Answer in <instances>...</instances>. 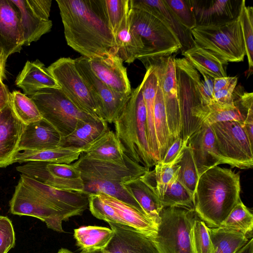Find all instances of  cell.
I'll use <instances>...</instances> for the list:
<instances>
[{
  "instance_id": "1",
  "label": "cell",
  "mask_w": 253,
  "mask_h": 253,
  "mask_svg": "<svg viewBox=\"0 0 253 253\" xmlns=\"http://www.w3.org/2000/svg\"><path fill=\"white\" fill-rule=\"evenodd\" d=\"M67 44L89 59L116 55L100 0H56Z\"/></svg>"
},
{
  "instance_id": "2",
  "label": "cell",
  "mask_w": 253,
  "mask_h": 253,
  "mask_svg": "<svg viewBox=\"0 0 253 253\" xmlns=\"http://www.w3.org/2000/svg\"><path fill=\"white\" fill-rule=\"evenodd\" d=\"M240 177L231 169L218 166L199 177L194 196L197 216L210 228L219 227L240 199Z\"/></svg>"
},
{
  "instance_id": "3",
  "label": "cell",
  "mask_w": 253,
  "mask_h": 253,
  "mask_svg": "<svg viewBox=\"0 0 253 253\" xmlns=\"http://www.w3.org/2000/svg\"><path fill=\"white\" fill-rule=\"evenodd\" d=\"M73 164L80 171L84 192L89 195L102 194L111 196L146 214L122 184L148 171L142 166L130 158L124 162L102 161L87 158L83 153Z\"/></svg>"
},
{
  "instance_id": "4",
  "label": "cell",
  "mask_w": 253,
  "mask_h": 253,
  "mask_svg": "<svg viewBox=\"0 0 253 253\" xmlns=\"http://www.w3.org/2000/svg\"><path fill=\"white\" fill-rule=\"evenodd\" d=\"M129 26L143 47V53L137 59L145 67L181 50L179 41L155 10L140 0H129Z\"/></svg>"
},
{
  "instance_id": "5",
  "label": "cell",
  "mask_w": 253,
  "mask_h": 253,
  "mask_svg": "<svg viewBox=\"0 0 253 253\" xmlns=\"http://www.w3.org/2000/svg\"><path fill=\"white\" fill-rule=\"evenodd\" d=\"M114 124L115 133L124 153L149 170L156 163L148 141L146 111L141 83L131 90L126 107Z\"/></svg>"
},
{
  "instance_id": "6",
  "label": "cell",
  "mask_w": 253,
  "mask_h": 253,
  "mask_svg": "<svg viewBox=\"0 0 253 253\" xmlns=\"http://www.w3.org/2000/svg\"><path fill=\"white\" fill-rule=\"evenodd\" d=\"M197 217L194 208H163L157 234L151 238L159 253H194L191 234Z\"/></svg>"
},
{
  "instance_id": "7",
  "label": "cell",
  "mask_w": 253,
  "mask_h": 253,
  "mask_svg": "<svg viewBox=\"0 0 253 253\" xmlns=\"http://www.w3.org/2000/svg\"><path fill=\"white\" fill-rule=\"evenodd\" d=\"M194 42L224 64L244 60L246 49L239 17L227 22L197 26L190 30Z\"/></svg>"
},
{
  "instance_id": "8",
  "label": "cell",
  "mask_w": 253,
  "mask_h": 253,
  "mask_svg": "<svg viewBox=\"0 0 253 253\" xmlns=\"http://www.w3.org/2000/svg\"><path fill=\"white\" fill-rule=\"evenodd\" d=\"M30 98L42 118L59 132L62 139L72 133L80 122L98 117L79 110L61 88H43Z\"/></svg>"
},
{
  "instance_id": "9",
  "label": "cell",
  "mask_w": 253,
  "mask_h": 253,
  "mask_svg": "<svg viewBox=\"0 0 253 253\" xmlns=\"http://www.w3.org/2000/svg\"><path fill=\"white\" fill-rule=\"evenodd\" d=\"M177 95L181 118V136L184 140L202 124L196 118L203 106L195 86V78L199 72L185 58H175Z\"/></svg>"
},
{
  "instance_id": "10",
  "label": "cell",
  "mask_w": 253,
  "mask_h": 253,
  "mask_svg": "<svg viewBox=\"0 0 253 253\" xmlns=\"http://www.w3.org/2000/svg\"><path fill=\"white\" fill-rule=\"evenodd\" d=\"M211 126L225 164L240 169L252 168L253 144L243 128V123L228 121Z\"/></svg>"
},
{
  "instance_id": "11",
  "label": "cell",
  "mask_w": 253,
  "mask_h": 253,
  "mask_svg": "<svg viewBox=\"0 0 253 253\" xmlns=\"http://www.w3.org/2000/svg\"><path fill=\"white\" fill-rule=\"evenodd\" d=\"M47 68L64 94L79 110L98 117L96 103L77 69L75 59L62 57Z\"/></svg>"
},
{
  "instance_id": "12",
  "label": "cell",
  "mask_w": 253,
  "mask_h": 253,
  "mask_svg": "<svg viewBox=\"0 0 253 253\" xmlns=\"http://www.w3.org/2000/svg\"><path fill=\"white\" fill-rule=\"evenodd\" d=\"M75 61L79 73L96 103L98 117L107 123H114L123 111L130 95L118 93L101 82L90 68L87 58L81 56Z\"/></svg>"
},
{
  "instance_id": "13",
  "label": "cell",
  "mask_w": 253,
  "mask_h": 253,
  "mask_svg": "<svg viewBox=\"0 0 253 253\" xmlns=\"http://www.w3.org/2000/svg\"><path fill=\"white\" fill-rule=\"evenodd\" d=\"M21 174L53 188L65 191L84 192L80 171L73 164L30 162L16 168Z\"/></svg>"
},
{
  "instance_id": "14",
  "label": "cell",
  "mask_w": 253,
  "mask_h": 253,
  "mask_svg": "<svg viewBox=\"0 0 253 253\" xmlns=\"http://www.w3.org/2000/svg\"><path fill=\"white\" fill-rule=\"evenodd\" d=\"M9 206L12 214L39 218L48 228L64 232L62 222L65 220L63 216L20 179L9 201Z\"/></svg>"
},
{
  "instance_id": "15",
  "label": "cell",
  "mask_w": 253,
  "mask_h": 253,
  "mask_svg": "<svg viewBox=\"0 0 253 253\" xmlns=\"http://www.w3.org/2000/svg\"><path fill=\"white\" fill-rule=\"evenodd\" d=\"M175 57L161 58L151 63L155 67L163 93L171 145L181 136V118L177 95Z\"/></svg>"
},
{
  "instance_id": "16",
  "label": "cell",
  "mask_w": 253,
  "mask_h": 253,
  "mask_svg": "<svg viewBox=\"0 0 253 253\" xmlns=\"http://www.w3.org/2000/svg\"><path fill=\"white\" fill-rule=\"evenodd\" d=\"M20 179L58 211L65 221L81 215L88 206L89 194L86 192L57 189L23 174Z\"/></svg>"
},
{
  "instance_id": "17",
  "label": "cell",
  "mask_w": 253,
  "mask_h": 253,
  "mask_svg": "<svg viewBox=\"0 0 253 253\" xmlns=\"http://www.w3.org/2000/svg\"><path fill=\"white\" fill-rule=\"evenodd\" d=\"M196 27L221 24L237 19L243 0H189Z\"/></svg>"
},
{
  "instance_id": "18",
  "label": "cell",
  "mask_w": 253,
  "mask_h": 253,
  "mask_svg": "<svg viewBox=\"0 0 253 253\" xmlns=\"http://www.w3.org/2000/svg\"><path fill=\"white\" fill-rule=\"evenodd\" d=\"M187 144L192 149L199 177L207 170L225 164L217 149L210 125L203 123L189 137Z\"/></svg>"
},
{
  "instance_id": "19",
  "label": "cell",
  "mask_w": 253,
  "mask_h": 253,
  "mask_svg": "<svg viewBox=\"0 0 253 253\" xmlns=\"http://www.w3.org/2000/svg\"><path fill=\"white\" fill-rule=\"evenodd\" d=\"M25 126L13 112L9 100L0 109V168L13 164Z\"/></svg>"
},
{
  "instance_id": "20",
  "label": "cell",
  "mask_w": 253,
  "mask_h": 253,
  "mask_svg": "<svg viewBox=\"0 0 253 253\" xmlns=\"http://www.w3.org/2000/svg\"><path fill=\"white\" fill-rule=\"evenodd\" d=\"M23 45L18 12L10 0H0V57L4 64L11 54L20 52Z\"/></svg>"
},
{
  "instance_id": "21",
  "label": "cell",
  "mask_w": 253,
  "mask_h": 253,
  "mask_svg": "<svg viewBox=\"0 0 253 253\" xmlns=\"http://www.w3.org/2000/svg\"><path fill=\"white\" fill-rule=\"evenodd\" d=\"M107 223L114 235L103 253H159L151 238L127 225Z\"/></svg>"
},
{
  "instance_id": "22",
  "label": "cell",
  "mask_w": 253,
  "mask_h": 253,
  "mask_svg": "<svg viewBox=\"0 0 253 253\" xmlns=\"http://www.w3.org/2000/svg\"><path fill=\"white\" fill-rule=\"evenodd\" d=\"M90 68L103 83L114 91L125 95L131 92L126 68L116 55L88 58Z\"/></svg>"
},
{
  "instance_id": "23",
  "label": "cell",
  "mask_w": 253,
  "mask_h": 253,
  "mask_svg": "<svg viewBox=\"0 0 253 253\" xmlns=\"http://www.w3.org/2000/svg\"><path fill=\"white\" fill-rule=\"evenodd\" d=\"M122 184L139 204L145 213L158 225L160 213L163 208L157 193L154 170H149L143 175L125 181Z\"/></svg>"
},
{
  "instance_id": "24",
  "label": "cell",
  "mask_w": 253,
  "mask_h": 253,
  "mask_svg": "<svg viewBox=\"0 0 253 253\" xmlns=\"http://www.w3.org/2000/svg\"><path fill=\"white\" fill-rule=\"evenodd\" d=\"M59 132L43 118L25 125L19 145V151L41 150L60 146Z\"/></svg>"
},
{
  "instance_id": "25",
  "label": "cell",
  "mask_w": 253,
  "mask_h": 253,
  "mask_svg": "<svg viewBox=\"0 0 253 253\" xmlns=\"http://www.w3.org/2000/svg\"><path fill=\"white\" fill-rule=\"evenodd\" d=\"M15 84L24 91L25 95L30 96L45 88H60L47 68L39 60L26 62L16 78Z\"/></svg>"
},
{
  "instance_id": "26",
  "label": "cell",
  "mask_w": 253,
  "mask_h": 253,
  "mask_svg": "<svg viewBox=\"0 0 253 253\" xmlns=\"http://www.w3.org/2000/svg\"><path fill=\"white\" fill-rule=\"evenodd\" d=\"M142 93L146 111L148 141L150 150L156 164L160 162L159 154L154 123L155 99L159 86V80L156 69L150 66L141 82Z\"/></svg>"
},
{
  "instance_id": "27",
  "label": "cell",
  "mask_w": 253,
  "mask_h": 253,
  "mask_svg": "<svg viewBox=\"0 0 253 253\" xmlns=\"http://www.w3.org/2000/svg\"><path fill=\"white\" fill-rule=\"evenodd\" d=\"M100 194L104 201L114 209L119 217L120 224L130 226L150 238L156 235L158 225L149 216L111 196Z\"/></svg>"
},
{
  "instance_id": "28",
  "label": "cell",
  "mask_w": 253,
  "mask_h": 253,
  "mask_svg": "<svg viewBox=\"0 0 253 253\" xmlns=\"http://www.w3.org/2000/svg\"><path fill=\"white\" fill-rule=\"evenodd\" d=\"M10 0L19 15L24 45H29L50 31L52 21L42 19L35 14L27 0Z\"/></svg>"
},
{
  "instance_id": "29",
  "label": "cell",
  "mask_w": 253,
  "mask_h": 253,
  "mask_svg": "<svg viewBox=\"0 0 253 253\" xmlns=\"http://www.w3.org/2000/svg\"><path fill=\"white\" fill-rule=\"evenodd\" d=\"M107 124L99 117L81 122L72 133L62 139L60 146L84 150L109 129Z\"/></svg>"
},
{
  "instance_id": "30",
  "label": "cell",
  "mask_w": 253,
  "mask_h": 253,
  "mask_svg": "<svg viewBox=\"0 0 253 253\" xmlns=\"http://www.w3.org/2000/svg\"><path fill=\"white\" fill-rule=\"evenodd\" d=\"M83 153L87 158L102 161L124 162L129 159L115 133L109 129L85 148Z\"/></svg>"
},
{
  "instance_id": "31",
  "label": "cell",
  "mask_w": 253,
  "mask_h": 253,
  "mask_svg": "<svg viewBox=\"0 0 253 253\" xmlns=\"http://www.w3.org/2000/svg\"><path fill=\"white\" fill-rule=\"evenodd\" d=\"M83 152L82 149L62 146L41 150H25L16 154L13 163L41 162L71 164L76 161Z\"/></svg>"
},
{
  "instance_id": "32",
  "label": "cell",
  "mask_w": 253,
  "mask_h": 253,
  "mask_svg": "<svg viewBox=\"0 0 253 253\" xmlns=\"http://www.w3.org/2000/svg\"><path fill=\"white\" fill-rule=\"evenodd\" d=\"M182 55L201 75H207L213 79L227 77L224 63L195 42L193 46L182 51Z\"/></svg>"
},
{
  "instance_id": "33",
  "label": "cell",
  "mask_w": 253,
  "mask_h": 253,
  "mask_svg": "<svg viewBox=\"0 0 253 253\" xmlns=\"http://www.w3.org/2000/svg\"><path fill=\"white\" fill-rule=\"evenodd\" d=\"M114 235L112 229L97 226H81L74 231L77 246L85 253L103 250Z\"/></svg>"
},
{
  "instance_id": "34",
  "label": "cell",
  "mask_w": 253,
  "mask_h": 253,
  "mask_svg": "<svg viewBox=\"0 0 253 253\" xmlns=\"http://www.w3.org/2000/svg\"><path fill=\"white\" fill-rule=\"evenodd\" d=\"M155 10L169 27L179 41L182 52L191 47L194 40L190 30L184 27L164 0H140Z\"/></svg>"
},
{
  "instance_id": "35",
  "label": "cell",
  "mask_w": 253,
  "mask_h": 253,
  "mask_svg": "<svg viewBox=\"0 0 253 253\" xmlns=\"http://www.w3.org/2000/svg\"><path fill=\"white\" fill-rule=\"evenodd\" d=\"M214 247L213 253H237L249 241L247 235L221 227H208Z\"/></svg>"
},
{
  "instance_id": "36",
  "label": "cell",
  "mask_w": 253,
  "mask_h": 253,
  "mask_svg": "<svg viewBox=\"0 0 253 253\" xmlns=\"http://www.w3.org/2000/svg\"><path fill=\"white\" fill-rule=\"evenodd\" d=\"M154 123L160 162L171 144L163 93L159 84L155 99Z\"/></svg>"
},
{
  "instance_id": "37",
  "label": "cell",
  "mask_w": 253,
  "mask_h": 253,
  "mask_svg": "<svg viewBox=\"0 0 253 253\" xmlns=\"http://www.w3.org/2000/svg\"><path fill=\"white\" fill-rule=\"evenodd\" d=\"M116 55L122 61L131 63L140 56L143 47L131 31L128 19L115 36Z\"/></svg>"
},
{
  "instance_id": "38",
  "label": "cell",
  "mask_w": 253,
  "mask_h": 253,
  "mask_svg": "<svg viewBox=\"0 0 253 253\" xmlns=\"http://www.w3.org/2000/svg\"><path fill=\"white\" fill-rule=\"evenodd\" d=\"M108 25L114 35L127 21L130 9L129 0H100Z\"/></svg>"
},
{
  "instance_id": "39",
  "label": "cell",
  "mask_w": 253,
  "mask_h": 253,
  "mask_svg": "<svg viewBox=\"0 0 253 253\" xmlns=\"http://www.w3.org/2000/svg\"><path fill=\"white\" fill-rule=\"evenodd\" d=\"M9 100L13 112L25 125L42 119V115L34 102L19 91L10 92Z\"/></svg>"
},
{
  "instance_id": "40",
  "label": "cell",
  "mask_w": 253,
  "mask_h": 253,
  "mask_svg": "<svg viewBox=\"0 0 253 253\" xmlns=\"http://www.w3.org/2000/svg\"><path fill=\"white\" fill-rule=\"evenodd\" d=\"M219 227L238 231L248 236L252 234L253 214L240 200Z\"/></svg>"
},
{
  "instance_id": "41",
  "label": "cell",
  "mask_w": 253,
  "mask_h": 253,
  "mask_svg": "<svg viewBox=\"0 0 253 253\" xmlns=\"http://www.w3.org/2000/svg\"><path fill=\"white\" fill-rule=\"evenodd\" d=\"M177 180L188 190L194 198L199 175L191 147L187 144L184 149L180 162Z\"/></svg>"
},
{
  "instance_id": "42",
  "label": "cell",
  "mask_w": 253,
  "mask_h": 253,
  "mask_svg": "<svg viewBox=\"0 0 253 253\" xmlns=\"http://www.w3.org/2000/svg\"><path fill=\"white\" fill-rule=\"evenodd\" d=\"M160 203L163 208L183 207L194 208L193 197L177 180V177L168 185Z\"/></svg>"
},
{
  "instance_id": "43",
  "label": "cell",
  "mask_w": 253,
  "mask_h": 253,
  "mask_svg": "<svg viewBox=\"0 0 253 253\" xmlns=\"http://www.w3.org/2000/svg\"><path fill=\"white\" fill-rule=\"evenodd\" d=\"M183 150L184 149L179 153L172 162L168 164L158 162L155 165L154 172L156 188L160 201L162 199L168 185L174 178L177 177L180 168L178 163L180 161Z\"/></svg>"
},
{
  "instance_id": "44",
  "label": "cell",
  "mask_w": 253,
  "mask_h": 253,
  "mask_svg": "<svg viewBox=\"0 0 253 253\" xmlns=\"http://www.w3.org/2000/svg\"><path fill=\"white\" fill-rule=\"evenodd\" d=\"M247 56L249 69L248 76L253 73V7L243 3L239 16Z\"/></svg>"
},
{
  "instance_id": "45",
  "label": "cell",
  "mask_w": 253,
  "mask_h": 253,
  "mask_svg": "<svg viewBox=\"0 0 253 253\" xmlns=\"http://www.w3.org/2000/svg\"><path fill=\"white\" fill-rule=\"evenodd\" d=\"M192 247L194 253H213L208 227L198 217L195 221L191 234Z\"/></svg>"
},
{
  "instance_id": "46",
  "label": "cell",
  "mask_w": 253,
  "mask_h": 253,
  "mask_svg": "<svg viewBox=\"0 0 253 253\" xmlns=\"http://www.w3.org/2000/svg\"><path fill=\"white\" fill-rule=\"evenodd\" d=\"M182 24L191 30L196 27L189 0H164Z\"/></svg>"
},
{
  "instance_id": "47",
  "label": "cell",
  "mask_w": 253,
  "mask_h": 253,
  "mask_svg": "<svg viewBox=\"0 0 253 253\" xmlns=\"http://www.w3.org/2000/svg\"><path fill=\"white\" fill-rule=\"evenodd\" d=\"M15 245V235L11 220L0 216V253H7Z\"/></svg>"
},
{
  "instance_id": "48",
  "label": "cell",
  "mask_w": 253,
  "mask_h": 253,
  "mask_svg": "<svg viewBox=\"0 0 253 253\" xmlns=\"http://www.w3.org/2000/svg\"><path fill=\"white\" fill-rule=\"evenodd\" d=\"M204 79L202 80L200 73L195 78V86L203 106H209L213 104V79L205 75H202Z\"/></svg>"
},
{
  "instance_id": "49",
  "label": "cell",
  "mask_w": 253,
  "mask_h": 253,
  "mask_svg": "<svg viewBox=\"0 0 253 253\" xmlns=\"http://www.w3.org/2000/svg\"><path fill=\"white\" fill-rule=\"evenodd\" d=\"M237 82L238 80H236L228 87L214 92L213 104L219 108L234 106Z\"/></svg>"
},
{
  "instance_id": "50",
  "label": "cell",
  "mask_w": 253,
  "mask_h": 253,
  "mask_svg": "<svg viewBox=\"0 0 253 253\" xmlns=\"http://www.w3.org/2000/svg\"><path fill=\"white\" fill-rule=\"evenodd\" d=\"M35 14L42 19L49 20L51 0H27Z\"/></svg>"
},
{
  "instance_id": "51",
  "label": "cell",
  "mask_w": 253,
  "mask_h": 253,
  "mask_svg": "<svg viewBox=\"0 0 253 253\" xmlns=\"http://www.w3.org/2000/svg\"><path fill=\"white\" fill-rule=\"evenodd\" d=\"M188 141V139L184 140L181 136L177 138L169 148L160 162L168 164L172 162L187 145Z\"/></svg>"
},
{
  "instance_id": "52",
  "label": "cell",
  "mask_w": 253,
  "mask_h": 253,
  "mask_svg": "<svg viewBox=\"0 0 253 253\" xmlns=\"http://www.w3.org/2000/svg\"><path fill=\"white\" fill-rule=\"evenodd\" d=\"M236 80H238L237 76H227L213 79L214 92L228 87Z\"/></svg>"
},
{
  "instance_id": "53",
  "label": "cell",
  "mask_w": 253,
  "mask_h": 253,
  "mask_svg": "<svg viewBox=\"0 0 253 253\" xmlns=\"http://www.w3.org/2000/svg\"><path fill=\"white\" fill-rule=\"evenodd\" d=\"M237 253H253V239L252 237L247 243L240 249Z\"/></svg>"
},
{
  "instance_id": "54",
  "label": "cell",
  "mask_w": 253,
  "mask_h": 253,
  "mask_svg": "<svg viewBox=\"0 0 253 253\" xmlns=\"http://www.w3.org/2000/svg\"><path fill=\"white\" fill-rule=\"evenodd\" d=\"M5 64H4L0 57V73L3 77L5 76Z\"/></svg>"
},
{
  "instance_id": "55",
  "label": "cell",
  "mask_w": 253,
  "mask_h": 253,
  "mask_svg": "<svg viewBox=\"0 0 253 253\" xmlns=\"http://www.w3.org/2000/svg\"><path fill=\"white\" fill-rule=\"evenodd\" d=\"M57 253H73L69 250L64 248H61L59 250Z\"/></svg>"
},
{
  "instance_id": "56",
  "label": "cell",
  "mask_w": 253,
  "mask_h": 253,
  "mask_svg": "<svg viewBox=\"0 0 253 253\" xmlns=\"http://www.w3.org/2000/svg\"><path fill=\"white\" fill-rule=\"evenodd\" d=\"M83 253V252H80V253ZM103 253V251L102 250H101V251H95V252H91V253Z\"/></svg>"
},
{
  "instance_id": "57",
  "label": "cell",
  "mask_w": 253,
  "mask_h": 253,
  "mask_svg": "<svg viewBox=\"0 0 253 253\" xmlns=\"http://www.w3.org/2000/svg\"><path fill=\"white\" fill-rule=\"evenodd\" d=\"M4 78V77H3L0 73V84L2 82V81L3 80Z\"/></svg>"
}]
</instances>
